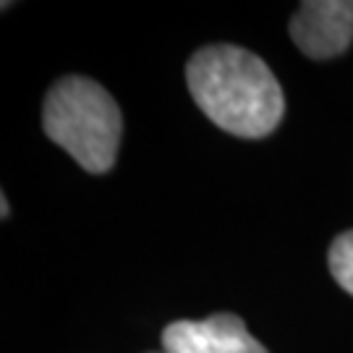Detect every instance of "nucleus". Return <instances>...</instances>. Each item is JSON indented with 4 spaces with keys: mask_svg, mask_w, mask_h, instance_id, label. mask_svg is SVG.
<instances>
[{
    "mask_svg": "<svg viewBox=\"0 0 353 353\" xmlns=\"http://www.w3.org/2000/svg\"><path fill=\"white\" fill-rule=\"evenodd\" d=\"M45 134L87 173H108L121 147L123 118L108 89L87 76L55 81L42 110Z\"/></svg>",
    "mask_w": 353,
    "mask_h": 353,
    "instance_id": "obj_2",
    "label": "nucleus"
},
{
    "mask_svg": "<svg viewBox=\"0 0 353 353\" xmlns=\"http://www.w3.org/2000/svg\"><path fill=\"white\" fill-rule=\"evenodd\" d=\"M288 29L303 55L314 61L335 58L348 50L353 42V0L301 3Z\"/></svg>",
    "mask_w": 353,
    "mask_h": 353,
    "instance_id": "obj_3",
    "label": "nucleus"
},
{
    "mask_svg": "<svg viewBox=\"0 0 353 353\" xmlns=\"http://www.w3.org/2000/svg\"><path fill=\"white\" fill-rule=\"evenodd\" d=\"M327 265L335 283L341 285L345 293L353 296V230L341 233L338 239L332 241L327 254Z\"/></svg>",
    "mask_w": 353,
    "mask_h": 353,
    "instance_id": "obj_5",
    "label": "nucleus"
},
{
    "mask_svg": "<svg viewBox=\"0 0 353 353\" xmlns=\"http://www.w3.org/2000/svg\"><path fill=\"white\" fill-rule=\"evenodd\" d=\"M186 81L199 110L241 139L272 134L285 113V97L270 65L236 45L196 50L186 65Z\"/></svg>",
    "mask_w": 353,
    "mask_h": 353,
    "instance_id": "obj_1",
    "label": "nucleus"
},
{
    "mask_svg": "<svg viewBox=\"0 0 353 353\" xmlns=\"http://www.w3.org/2000/svg\"><path fill=\"white\" fill-rule=\"evenodd\" d=\"M160 353H165V351H160Z\"/></svg>",
    "mask_w": 353,
    "mask_h": 353,
    "instance_id": "obj_6",
    "label": "nucleus"
},
{
    "mask_svg": "<svg viewBox=\"0 0 353 353\" xmlns=\"http://www.w3.org/2000/svg\"><path fill=\"white\" fill-rule=\"evenodd\" d=\"M165 353H270L236 314L178 319L163 330Z\"/></svg>",
    "mask_w": 353,
    "mask_h": 353,
    "instance_id": "obj_4",
    "label": "nucleus"
}]
</instances>
